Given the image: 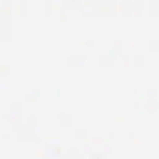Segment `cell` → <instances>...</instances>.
<instances>
[]
</instances>
